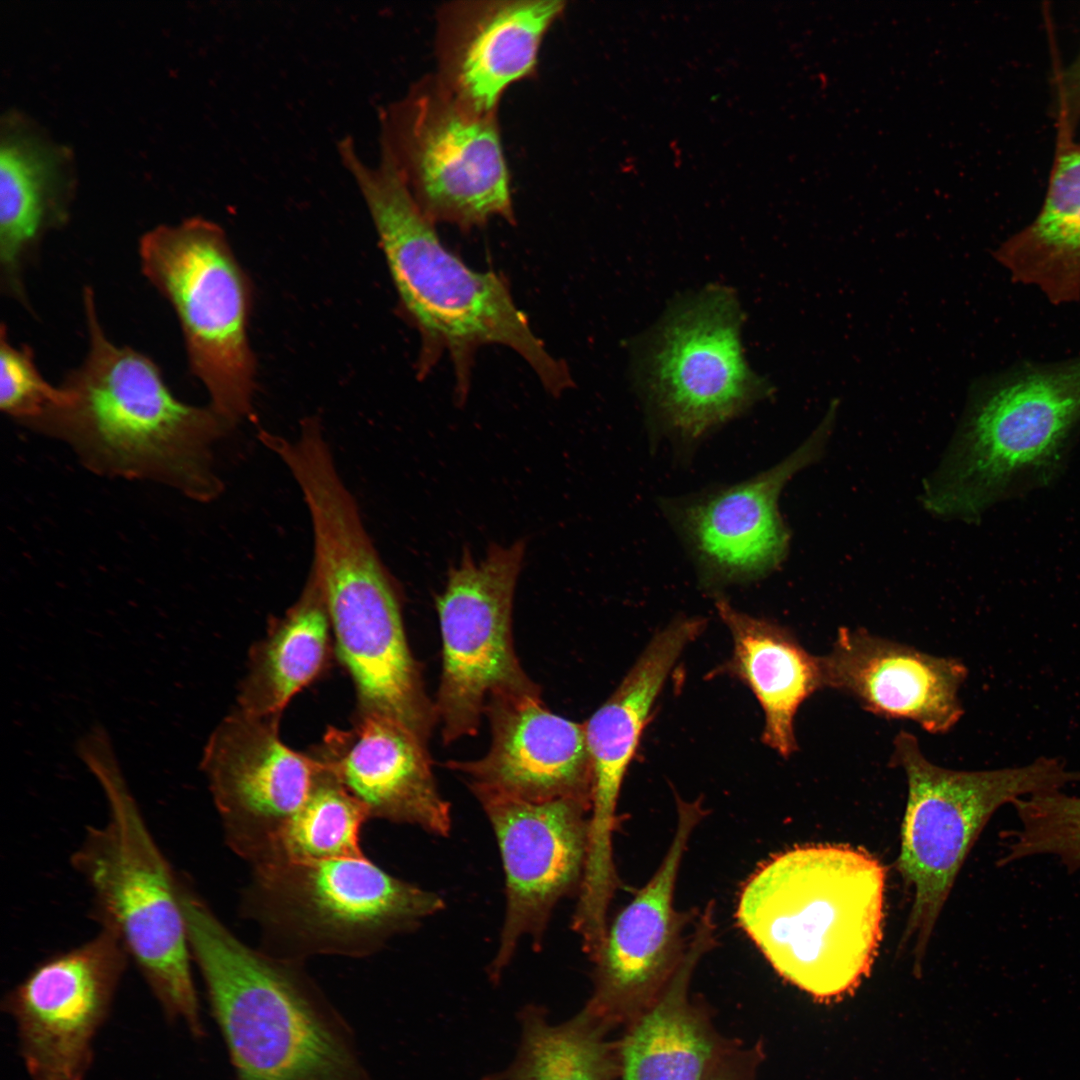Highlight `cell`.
Instances as JSON below:
<instances>
[{
    "instance_id": "obj_13",
    "label": "cell",
    "mask_w": 1080,
    "mask_h": 1080,
    "mask_svg": "<svg viewBox=\"0 0 1080 1080\" xmlns=\"http://www.w3.org/2000/svg\"><path fill=\"white\" fill-rule=\"evenodd\" d=\"M741 311L726 288L674 305L654 331L641 365L649 407L666 432L694 442L768 392L747 365Z\"/></svg>"
},
{
    "instance_id": "obj_24",
    "label": "cell",
    "mask_w": 1080,
    "mask_h": 1080,
    "mask_svg": "<svg viewBox=\"0 0 1080 1080\" xmlns=\"http://www.w3.org/2000/svg\"><path fill=\"white\" fill-rule=\"evenodd\" d=\"M65 148L18 114L0 138V288L29 309L25 272L44 236L66 223L73 184Z\"/></svg>"
},
{
    "instance_id": "obj_26",
    "label": "cell",
    "mask_w": 1080,
    "mask_h": 1080,
    "mask_svg": "<svg viewBox=\"0 0 1080 1080\" xmlns=\"http://www.w3.org/2000/svg\"><path fill=\"white\" fill-rule=\"evenodd\" d=\"M716 609L733 641L725 672L742 681L764 712L762 741L784 758L797 751L795 715L823 687L819 656L810 654L786 628L750 616L718 598Z\"/></svg>"
},
{
    "instance_id": "obj_3",
    "label": "cell",
    "mask_w": 1080,
    "mask_h": 1080,
    "mask_svg": "<svg viewBox=\"0 0 1080 1080\" xmlns=\"http://www.w3.org/2000/svg\"><path fill=\"white\" fill-rule=\"evenodd\" d=\"M178 893L237 1080H370L350 1029L301 962L243 943L186 877Z\"/></svg>"
},
{
    "instance_id": "obj_15",
    "label": "cell",
    "mask_w": 1080,
    "mask_h": 1080,
    "mask_svg": "<svg viewBox=\"0 0 1080 1080\" xmlns=\"http://www.w3.org/2000/svg\"><path fill=\"white\" fill-rule=\"evenodd\" d=\"M130 956L117 932L99 926L86 942L38 963L4 997L32 1080H84Z\"/></svg>"
},
{
    "instance_id": "obj_28",
    "label": "cell",
    "mask_w": 1080,
    "mask_h": 1080,
    "mask_svg": "<svg viewBox=\"0 0 1080 1080\" xmlns=\"http://www.w3.org/2000/svg\"><path fill=\"white\" fill-rule=\"evenodd\" d=\"M520 1044L512 1063L490 1080H619L618 1041L611 1025L583 1008L552 1024L546 1010L520 1012Z\"/></svg>"
},
{
    "instance_id": "obj_12",
    "label": "cell",
    "mask_w": 1080,
    "mask_h": 1080,
    "mask_svg": "<svg viewBox=\"0 0 1080 1080\" xmlns=\"http://www.w3.org/2000/svg\"><path fill=\"white\" fill-rule=\"evenodd\" d=\"M525 539L490 544L481 560L465 547L435 599L442 670L435 708L444 743L477 733L495 697H541L515 652L512 614Z\"/></svg>"
},
{
    "instance_id": "obj_9",
    "label": "cell",
    "mask_w": 1080,
    "mask_h": 1080,
    "mask_svg": "<svg viewBox=\"0 0 1080 1080\" xmlns=\"http://www.w3.org/2000/svg\"><path fill=\"white\" fill-rule=\"evenodd\" d=\"M891 762L908 784L896 864L913 888L905 936L919 958L958 872L995 812L1025 796L1080 784V771L1048 757L1017 767L950 770L930 762L907 731L895 736Z\"/></svg>"
},
{
    "instance_id": "obj_25",
    "label": "cell",
    "mask_w": 1080,
    "mask_h": 1080,
    "mask_svg": "<svg viewBox=\"0 0 1080 1080\" xmlns=\"http://www.w3.org/2000/svg\"><path fill=\"white\" fill-rule=\"evenodd\" d=\"M713 904L698 914L687 953L660 995L618 1041L619 1080H704L731 1044L690 999L692 975L715 944Z\"/></svg>"
},
{
    "instance_id": "obj_34",
    "label": "cell",
    "mask_w": 1080,
    "mask_h": 1080,
    "mask_svg": "<svg viewBox=\"0 0 1080 1080\" xmlns=\"http://www.w3.org/2000/svg\"><path fill=\"white\" fill-rule=\"evenodd\" d=\"M1078 82H1079V85H1080V65H1079V69H1078Z\"/></svg>"
},
{
    "instance_id": "obj_30",
    "label": "cell",
    "mask_w": 1080,
    "mask_h": 1080,
    "mask_svg": "<svg viewBox=\"0 0 1080 1080\" xmlns=\"http://www.w3.org/2000/svg\"><path fill=\"white\" fill-rule=\"evenodd\" d=\"M1012 807L1018 824L1005 833L1001 865L1051 856L1070 872L1080 870V796L1050 790L1019 798Z\"/></svg>"
},
{
    "instance_id": "obj_1",
    "label": "cell",
    "mask_w": 1080,
    "mask_h": 1080,
    "mask_svg": "<svg viewBox=\"0 0 1080 1080\" xmlns=\"http://www.w3.org/2000/svg\"><path fill=\"white\" fill-rule=\"evenodd\" d=\"M337 153L357 186L375 226L401 311L421 338L418 375L447 352L453 362L457 401L466 399L472 360L483 345L500 344L522 356L554 396L572 385L567 366L549 354L498 274L468 267L441 242L390 158L380 151L366 163L351 136Z\"/></svg>"
},
{
    "instance_id": "obj_5",
    "label": "cell",
    "mask_w": 1080,
    "mask_h": 1080,
    "mask_svg": "<svg viewBox=\"0 0 1080 1080\" xmlns=\"http://www.w3.org/2000/svg\"><path fill=\"white\" fill-rule=\"evenodd\" d=\"M98 781L105 824L89 825L70 863L87 884L99 926L117 932L166 1019L195 1038L205 1029L178 894V875L154 839L101 724L75 745Z\"/></svg>"
},
{
    "instance_id": "obj_4",
    "label": "cell",
    "mask_w": 1080,
    "mask_h": 1080,
    "mask_svg": "<svg viewBox=\"0 0 1080 1080\" xmlns=\"http://www.w3.org/2000/svg\"><path fill=\"white\" fill-rule=\"evenodd\" d=\"M885 869L867 851L809 844L778 853L744 882L736 921L775 971L817 1000L852 992L871 970Z\"/></svg>"
},
{
    "instance_id": "obj_11",
    "label": "cell",
    "mask_w": 1080,
    "mask_h": 1080,
    "mask_svg": "<svg viewBox=\"0 0 1080 1080\" xmlns=\"http://www.w3.org/2000/svg\"><path fill=\"white\" fill-rule=\"evenodd\" d=\"M379 146L422 212L463 231L514 222L497 113H478L427 75L378 111Z\"/></svg>"
},
{
    "instance_id": "obj_21",
    "label": "cell",
    "mask_w": 1080,
    "mask_h": 1080,
    "mask_svg": "<svg viewBox=\"0 0 1080 1080\" xmlns=\"http://www.w3.org/2000/svg\"><path fill=\"white\" fill-rule=\"evenodd\" d=\"M565 5L562 0L443 5L437 14V81L468 108L497 113L504 91L536 72L541 42Z\"/></svg>"
},
{
    "instance_id": "obj_7",
    "label": "cell",
    "mask_w": 1080,
    "mask_h": 1080,
    "mask_svg": "<svg viewBox=\"0 0 1080 1080\" xmlns=\"http://www.w3.org/2000/svg\"><path fill=\"white\" fill-rule=\"evenodd\" d=\"M1080 421V358L974 393L921 501L937 517L978 522L998 502L1053 483Z\"/></svg>"
},
{
    "instance_id": "obj_32",
    "label": "cell",
    "mask_w": 1080,
    "mask_h": 1080,
    "mask_svg": "<svg viewBox=\"0 0 1080 1080\" xmlns=\"http://www.w3.org/2000/svg\"><path fill=\"white\" fill-rule=\"evenodd\" d=\"M1033 235L1054 251L1080 253V149L1058 159Z\"/></svg>"
},
{
    "instance_id": "obj_19",
    "label": "cell",
    "mask_w": 1080,
    "mask_h": 1080,
    "mask_svg": "<svg viewBox=\"0 0 1080 1080\" xmlns=\"http://www.w3.org/2000/svg\"><path fill=\"white\" fill-rule=\"evenodd\" d=\"M704 625L702 618L681 617L657 632L617 689L584 723L593 790L582 888L592 898H608L618 888L612 840L622 782L655 700Z\"/></svg>"
},
{
    "instance_id": "obj_6",
    "label": "cell",
    "mask_w": 1080,
    "mask_h": 1080,
    "mask_svg": "<svg viewBox=\"0 0 1080 1080\" xmlns=\"http://www.w3.org/2000/svg\"><path fill=\"white\" fill-rule=\"evenodd\" d=\"M303 499L313 531L310 574L323 592L335 654L356 691V711L388 718L427 746L437 713L408 644L399 582L344 481H317Z\"/></svg>"
},
{
    "instance_id": "obj_27",
    "label": "cell",
    "mask_w": 1080,
    "mask_h": 1080,
    "mask_svg": "<svg viewBox=\"0 0 1080 1080\" xmlns=\"http://www.w3.org/2000/svg\"><path fill=\"white\" fill-rule=\"evenodd\" d=\"M333 654L326 601L309 573L297 601L271 618L264 638L251 647L237 708L254 717L280 719L295 694L328 670Z\"/></svg>"
},
{
    "instance_id": "obj_17",
    "label": "cell",
    "mask_w": 1080,
    "mask_h": 1080,
    "mask_svg": "<svg viewBox=\"0 0 1080 1080\" xmlns=\"http://www.w3.org/2000/svg\"><path fill=\"white\" fill-rule=\"evenodd\" d=\"M703 815L699 800H677L676 829L662 862L608 925L584 1008L613 1028L629 1024L660 995L687 953L693 927L688 928L697 916L676 910L674 896L684 854Z\"/></svg>"
},
{
    "instance_id": "obj_31",
    "label": "cell",
    "mask_w": 1080,
    "mask_h": 1080,
    "mask_svg": "<svg viewBox=\"0 0 1080 1080\" xmlns=\"http://www.w3.org/2000/svg\"><path fill=\"white\" fill-rule=\"evenodd\" d=\"M67 399L66 390L51 385L36 366L33 349L14 346L3 323L0 331V407L10 417L29 425L51 407Z\"/></svg>"
},
{
    "instance_id": "obj_33",
    "label": "cell",
    "mask_w": 1080,
    "mask_h": 1080,
    "mask_svg": "<svg viewBox=\"0 0 1080 1080\" xmlns=\"http://www.w3.org/2000/svg\"><path fill=\"white\" fill-rule=\"evenodd\" d=\"M760 1056L759 1048L742 1049L730 1044L715 1060L704 1080H753Z\"/></svg>"
},
{
    "instance_id": "obj_10",
    "label": "cell",
    "mask_w": 1080,
    "mask_h": 1080,
    "mask_svg": "<svg viewBox=\"0 0 1080 1080\" xmlns=\"http://www.w3.org/2000/svg\"><path fill=\"white\" fill-rule=\"evenodd\" d=\"M143 275L172 306L189 367L232 425L252 413L256 364L248 339L251 287L226 233L190 217L143 234Z\"/></svg>"
},
{
    "instance_id": "obj_2",
    "label": "cell",
    "mask_w": 1080,
    "mask_h": 1080,
    "mask_svg": "<svg viewBox=\"0 0 1080 1080\" xmlns=\"http://www.w3.org/2000/svg\"><path fill=\"white\" fill-rule=\"evenodd\" d=\"M82 296L86 356L61 385L65 402L28 426L65 442L96 474L156 481L200 502L216 499L223 483L212 448L233 425L210 405L178 400L152 359L108 338L91 287Z\"/></svg>"
},
{
    "instance_id": "obj_14",
    "label": "cell",
    "mask_w": 1080,
    "mask_h": 1080,
    "mask_svg": "<svg viewBox=\"0 0 1080 1080\" xmlns=\"http://www.w3.org/2000/svg\"><path fill=\"white\" fill-rule=\"evenodd\" d=\"M279 721L236 708L214 729L201 760L225 842L252 867L279 859L324 771L314 755L281 740Z\"/></svg>"
},
{
    "instance_id": "obj_18",
    "label": "cell",
    "mask_w": 1080,
    "mask_h": 1080,
    "mask_svg": "<svg viewBox=\"0 0 1080 1080\" xmlns=\"http://www.w3.org/2000/svg\"><path fill=\"white\" fill-rule=\"evenodd\" d=\"M835 413L833 403L815 431L769 470L732 486L663 501L705 587L751 582L783 562L790 534L778 509L780 492L793 475L820 459Z\"/></svg>"
},
{
    "instance_id": "obj_8",
    "label": "cell",
    "mask_w": 1080,
    "mask_h": 1080,
    "mask_svg": "<svg viewBox=\"0 0 1080 1080\" xmlns=\"http://www.w3.org/2000/svg\"><path fill=\"white\" fill-rule=\"evenodd\" d=\"M252 868L241 912L260 928L263 951L297 962L373 954L445 906L438 894L390 875L367 857Z\"/></svg>"
},
{
    "instance_id": "obj_29",
    "label": "cell",
    "mask_w": 1080,
    "mask_h": 1080,
    "mask_svg": "<svg viewBox=\"0 0 1080 1080\" xmlns=\"http://www.w3.org/2000/svg\"><path fill=\"white\" fill-rule=\"evenodd\" d=\"M367 819L364 807L324 766L275 863L365 858L360 833Z\"/></svg>"
},
{
    "instance_id": "obj_20",
    "label": "cell",
    "mask_w": 1080,
    "mask_h": 1080,
    "mask_svg": "<svg viewBox=\"0 0 1080 1080\" xmlns=\"http://www.w3.org/2000/svg\"><path fill=\"white\" fill-rule=\"evenodd\" d=\"M485 716L491 744L475 760L447 762L471 792L542 803L578 800L592 806L593 769L584 724L559 716L541 697H495Z\"/></svg>"
},
{
    "instance_id": "obj_23",
    "label": "cell",
    "mask_w": 1080,
    "mask_h": 1080,
    "mask_svg": "<svg viewBox=\"0 0 1080 1080\" xmlns=\"http://www.w3.org/2000/svg\"><path fill=\"white\" fill-rule=\"evenodd\" d=\"M819 658L823 687L852 696L870 713L914 721L932 734L948 732L964 713L959 690L968 670L957 658L848 627Z\"/></svg>"
},
{
    "instance_id": "obj_22",
    "label": "cell",
    "mask_w": 1080,
    "mask_h": 1080,
    "mask_svg": "<svg viewBox=\"0 0 1080 1080\" xmlns=\"http://www.w3.org/2000/svg\"><path fill=\"white\" fill-rule=\"evenodd\" d=\"M310 753L369 818L449 835L451 808L438 790L427 746L398 723L356 711L350 727H329Z\"/></svg>"
},
{
    "instance_id": "obj_16",
    "label": "cell",
    "mask_w": 1080,
    "mask_h": 1080,
    "mask_svg": "<svg viewBox=\"0 0 1080 1080\" xmlns=\"http://www.w3.org/2000/svg\"><path fill=\"white\" fill-rule=\"evenodd\" d=\"M472 793L494 830L505 872L504 922L489 966V976L497 982L520 940L530 936L538 951L556 904L579 894L591 806L573 799L533 803L486 791Z\"/></svg>"
}]
</instances>
